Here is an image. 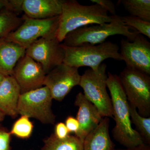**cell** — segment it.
Listing matches in <instances>:
<instances>
[{
	"instance_id": "6da1fadb",
	"label": "cell",
	"mask_w": 150,
	"mask_h": 150,
	"mask_svg": "<svg viewBox=\"0 0 150 150\" xmlns=\"http://www.w3.org/2000/svg\"><path fill=\"white\" fill-rule=\"evenodd\" d=\"M107 87L110 91L115 125L112 129L114 139L126 148L144 143L142 137L131 125L129 103L117 75L108 73Z\"/></svg>"
},
{
	"instance_id": "7a4b0ae2",
	"label": "cell",
	"mask_w": 150,
	"mask_h": 150,
	"mask_svg": "<svg viewBox=\"0 0 150 150\" xmlns=\"http://www.w3.org/2000/svg\"><path fill=\"white\" fill-rule=\"evenodd\" d=\"M112 16L96 4L83 5L75 0L65 1L60 16L56 38L60 43L73 30L89 25L108 23Z\"/></svg>"
},
{
	"instance_id": "3957f363",
	"label": "cell",
	"mask_w": 150,
	"mask_h": 150,
	"mask_svg": "<svg viewBox=\"0 0 150 150\" xmlns=\"http://www.w3.org/2000/svg\"><path fill=\"white\" fill-rule=\"evenodd\" d=\"M131 29L125 25L121 17L115 15L112 16L110 23L83 26L70 32L62 44L69 47L97 45L105 42L109 36L116 35H123L129 41H133L139 33Z\"/></svg>"
},
{
	"instance_id": "277c9868",
	"label": "cell",
	"mask_w": 150,
	"mask_h": 150,
	"mask_svg": "<svg viewBox=\"0 0 150 150\" xmlns=\"http://www.w3.org/2000/svg\"><path fill=\"white\" fill-rule=\"evenodd\" d=\"M62 45L65 54L63 63L78 69L81 67H87L96 71L105 59L122 60L119 52V46L110 41H105L97 45L78 47H69Z\"/></svg>"
},
{
	"instance_id": "5b68a950",
	"label": "cell",
	"mask_w": 150,
	"mask_h": 150,
	"mask_svg": "<svg viewBox=\"0 0 150 150\" xmlns=\"http://www.w3.org/2000/svg\"><path fill=\"white\" fill-rule=\"evenodd\" d=\"M106 64L102 63L97 71L86 70L81 76L79 86L83 89L85 97L97 108L103 117L113 118L112 102L106 88Z\"/></svg>"
},
{
	"instance_id": "8992f818",
	"label": "cell",
	"mask_w": 150,
	"mask_h": 150,
	"mask_svg": "<svg viewBox=\"0 0 150 150\" xmlns=\"http://www.w3.org/2000/svg\"><path fill=\"white\" fill-rule=\"evenodd\" d=\"M118 77L129 103L141 116L150 117V75L126 67Z\"/></svg>"
},
{
	"instance_id": "52a82bcc",
	"label": "cell",
	"mask_w": 150,
	"mask_h": 150,
	"mask_svg": "<svg viewBox=\"0 0 150 150\" xmlns=\"http://www.w3.org/2000/svg\"><path fill=\"white\" fill-rule=\"evenodd\" d=\"M52 100L49 89L45 86L21 94L18 113L35 118L43 124L53 125L56 116L52 110Z\"/></svg>"
},
{
	"instance_id": "ba28073f",
	"label": "cell",
	"mask_w": 150,
	"mask_h": 150,
	"mask_svg": "<svg viewBox=\"0 0 150 150\" xmlns=\"http://www.w3.org/2000/svg\"><path fill=\"white\" fill-rule=\"evenodd\" d=\"M23 21L16 30L11 33L6 39L26 49L41 38L56 37L60 16L46 19H36L24 15Z\"/></svg>"
},
{
	"instance_id": "9c48e42d",
	"label": "cell",
	"mask_w": 150,
	"mask_h": 150,
	"mask_svg": "<svg viewBox=\"0 0 150 150\" xmlns=\"http://www.w3.org/2000/svg\"><path fill=\"white\" fill-rule=\"evenodd\" d=\"M25 54L40 64L46 74L63 63L65 55L56 37L39 38L26 48Z\"/></svg>"
},
{
	"instance_id": "30bf717a",
	"label": "cell",
	"mask_w": 150,
	"mask_h": 150,
	"mask_svg": "<svg viewBox=\"0 0 150 150\" xmlns=\"http://www.w3.org/2000/svg\"><path fill=\"white\" fill-rule=\"evenodd\" d=\"M78 69L63 63L46 75L43 85L49 89L53 99L62 101L74 87L79 85L81 75Z\"/></svg>"
},
{
	"instance_id": "8fae6325",
	"label": "cell",
	"mask_w": 150,
	"mask_h": 150,
	"mask_svg": "<svg viewBox=\"0 0 150 150\" xmlns=\"http://www.w3.org/2000/svg\"><path fill=\"white\" fill-rule=\"evenodd\" d=\"M120 54L126 67L150 75V43L144 35L138 34L133 41L121 40Z\"/></svg>"
},
{
	"instance_id": "7c38bea8",
	"label": "cell",
	"mask_w": 150,
	"mask_h": 150,
	"mask_svg": "<svg viewBox=\"0 0 150 150\" xmlns=\"http://www.w3.org/2000/svg\"><path fill=\"white\" fill-rule=\"evenodd\" d=\"M46 75L40 64L25 54L17 62L12 76L21 94L42 87Z\"/></svg>"
},
{
	"instance_id": "4fadbf2b",
	"label": "cell",
	"mask_w": 150,
	"mask_h": 150,
	"mask_svg": "<svg viewBox=\"0 0 150 150\" xmlns=\"http://www.w3.org/2000/svg\"><path fill=\"white\" fill-rule=\"evenodd\" d=\"M74 104L79 107L76 118L79 125L75 136L83 142L87 135L98 126L103 117L97 108L82 93L77 95Z\"/></svg>"
},
{
	"instance_id": "5bb4252c",
	"label": "cell",
	"mask_w": 150,
	"mask_h": 150,
	"mask_svg": "<svg viewBox=\"0 0 150 150\" xmlns=\"http://www.w3.org/2000/svg\"><path fill=\"white\" fill-rule=\"evenodd\" d=\"M64 0H23L22 10L30 18L46 19L61 15Z\"/></svg>"
},
{
	"instance_id": "9a60e30c",
	"label": "cell",
	"mask_w": 150,
	"mask_h": 150,
	"mask_svg": "<svg viewBox=\"0 0 150 150\" xmlns=\"http://www.w3.org/2000/svg\"><path fill=\"white\" fill-rule=\"evenodd\" d=\"M20 88L13 76H5L0 84V110L5 115L16 118Z\"/></svg>"
},
{
	"instance_id": "2e32d148",
	"label": "cell",
	"mask_w": 150,
	"mask_h": 150,
	"mask_svg": "<svg viewBox=\"0 0 150 150\" xmlns=\"http://www.w3.org/2000/svg\"><path fill=\"white\" fill-rule=\"evenodd\" d=\"M110 119L103 117L98 126L91 131L83 141V150H115V145L110 139Z\"/></svg>"
},
{
	"instance_id": "e0dca14e",
	"label": "cell",
	"mask_w": 150,
	"mask_h": 150,
	"mask_svg": "<svg viewBox=\"0 0 150 150\" xmlns=\"http://www.w3.org/2000/svg\"><path fill=\"white\" fill-rule=\"evenodd\" d=\"M25 48L6 39L0 38V74L12 76L17 62L25 54Z\"/></svg>"
},
{
	"instance_id": "ac0fdd59",
	"label": "cell",
	"mask_w": 150,
	"mask_h": 150,
	"mask_svg": "<svg viewBox=\"0 0 150 150\" xmlns=\"http://www.w3.org/2000/svg\"><path fill=\"white\" fill-rule=\"evenodd\" d=\"M40 150H83V142L76 136L59 139L52 134L44 140Z\"/></svg>"
},
{
	"instance_id": "d6986e66",
	"label": "cell",
	"mask_w": 150,
	"mask_h": 150,
	"mask_svg": "<svg viewBox=\"0 0 150 150\" xmlns=\"http://www.w3.org/2000/svg\"><path fill=\"white\" fill-rule=\"evenodd\" d=\"M18 15L8 8L0 11V38L6 37L22 23L23 17H19Z\"/></svg>"
},
{
	"instance_id": "ffe728a7",
	"label": "cell",
	"mask_w": 150,
	"mask_h": 150,
	"mask_svg": "<svg viewBox=\"0 0 150 150\" xmlns=\"http://www.w3.org/2000/svg\"><path fill=\"white\" fill-rule=\"evenodd\" d=\"M120 1L131 16L150 22V0H122Z\"/></svg>"
},
{
	"instance_id": "44dd1931",
	"label": "cell",
	"mask_w": 150,
	"mask_h": 150,
	"mask_svg": "<svg viewBox=\"0 0 150 150\" xmlns=\"http://www.w3.org/2000/svg\"><path fill=\"white\" fill-rule=\"evenodd\" d=\"M129 112L131 123L136 126L144 143L150 144V117H143L139 114L136 107L129 103Z\"/></svg>"
},
{
	"instance_id": "7402d4cb",
	"label": "cell",
	"mask_w": 150,
	"mask_h": 150,
	"mask_svg": "<svg viewBox=\"0 0 150 150\" xmlns=\"http://www.w3.org/2000/svg\"><path fill=\"white\" fill-rule=\"evenodd\" d=\"M33 129V123L30 120L29 118L25 115H21L14 123L10 133L11 135L25 139L30 137Z\"/></svg>"
},
{
	"instance_id": "603a6c76",
	"label": "cell",
	"mask_w": 150,
	"mask_h": 150,
	"mask_svg": "<svg viewBox=\"0 0 150 150\" xmlns=\"http://www.w3.org/2000/svg\"><path fill=\"white\" fill-rule=\"evenodd\" d=\"M125 25L137 31L139 34L150 38V22L142 19L129 16L121 17Z\"/></svg>"
},
{
	"instance_id": "cb8c5ba5",
	"label": "cell",
	"mask_w": 150,
	"mask_h": 150,
	"mask_svg": "<svg viewBox=\"0 0 150 150\" xmlns=\"http://www.w3.org/2000/svg\"><path fill=\"white\" fill-rule=\"evenodd\" d=\"M22 0H0V11L3 8H8L18 14L22 12Z\"/></svg>"
},
{
	"instance_id": "d4e9b609",
	"label": "cell",
	"mask_w": 150,
	"mask_h": 150,
	"mask_svg": "<svg viewBox=\"0 0 150 150\" xmlns=\"http://www.w3.org/2000/svg\"><path fill=\"white\" fill-rule=\"evenodd\" d=\"M93 4H96L100 6L109 12L112 16L116 14V8L115 5L112 1L110 0H91Z\"/></svg>"
},
{
	"instance_id": "484cf974",
	"label": "cell",
	"mask_w": 150,
	"mask_h": 150,
	"mask_svg": "<svg viewBox=\"0 0 150 150\" xmlns=\"http://www.w3.org/2000/svg\"><path fill=\"white\" fill-rule=\"evenodd\" d=\"M11 137L10 132L0 128V150H11Z\"/></svg>"
},
{
	"instance_id": "4316f807",
	"label": "cell",
	"mask_w": 150,
	"mask_h": 150,
	"mask_svg": "<svg viewBox=\"0 0 150 150\" xmlns=\"http://www.w3.org/2000/svg\"><path fill=\"white\" fill-rule=\"evenodd\" d=\"M69 133L64 123L60 122L56 124L54 134L58 139H65L69 135Z\"/></svg>"
},
{
	"instance_id": "83f0119b",
	"label": "cell",
	"mask_w": 150,
	"mask_h": 150,
	"mask_svg": "<svg viewBox=\"0 0 150 150\" xmlns=\"http://www.w3.org/2000/svg\"><path fill=\"white\" fill-rule=\"evenodd\" d=\"M65 124L69 133H74L75 135L77 134L79 125L76 118L73 116H69L66 119Z\"/></svg>"
},
{
	"instance_id": "f1b7e54d",
	"label": "cell",
	"mask_w": 150,
	"mask_h": 150,
	"mask_svg": "<svg viewBox=\"0 0 150 150\" xmlns=\"http://www.w3.org/2000/svg\"><path fill=\"white\" fill-rule=\"evenodd\" d=\"M115 150H150V146L145 143H143L133 147L126 148L124 149H115Z\"/></svg>"
},
{
	"instance_id": "f546056e",
	"label": "cell",
	"mask_w": 150,
	"mask_h": 150,
	"mask_svg": "<svg viewBox=\"0 0 150 150\" xmlns=\"http://www.w3.org/2000/svg\"><path fill=\"white\" fill-rule=\"evenodd\" d=\"M5 116V115L0 110V123L4 119Z\"/></svg>"
},
{
	"instance_id": "4dcf8cb0",
	"label": "cell",
	"mask_w": 150,
	"mask_h": 150,
	"mask_svg": "<svg viewBox=\"0 0 150 150\" xmlns=\"http://www.w3.org/2000/svg\"><path fill=\"white\" fill-rule=\"evenodd\" d=\"M4 77V76L3 75L0 74V84H1V83L2 82V81Z\"/></svg>"
},
{
	"instance_id": "1f68e13d",
	"label": "cell",
	"mask_w": 150,
	"mask_h": 150,
	"mask_svg": "<svg viewBox=\"0 0 150 150\" xmlns=\"http://www.w3.org/2000/svg\"></svg>"
}]
</instances>
